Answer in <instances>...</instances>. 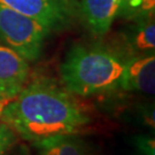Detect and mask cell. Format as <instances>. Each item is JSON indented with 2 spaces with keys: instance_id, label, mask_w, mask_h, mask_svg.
Segmentation results:
<instances>
[{
  "instance_id": "cell-1",
  "label": "cell",
  "mask_w": 155,
  "mask_h": 155,
  "mask_svg": "<svg viewBox=\"0 0 155 155\" xmlns=\"http://www.w3.org/2000/svg\"><path fill=\"white\" fill-rule=\"evenodd\" d=\"M2 123L24 140L37 143L76 133L90 117L67 90L50 79H36L5 105Z\"/></svg>"
},
{
  "instance_id": "cell-2",
  "label": "cell",
  "mask_w": 155,
  "mask_h": 155,
  "mask_svg": "<svg viewBox=\"0 0 155 155\" xmlns=\"http://www.w3.org/2000/svg\"><path fill=\"white\" fill-rule=\"evenodd\" d=\"M125 59L105 46L75 45L60 66L63 86L70 94L79 97L118 89Z\"/></svg>"
},
{
  "instance_id": "cell-3",
  "label": "cell",
  "mask_w": 155,
  "mask_h": 155,
  "mask_svg": "<svg viewBox=\"0 0 155 155\" xmlns=\"http://www.w3.org/2000/svg\"><path fill=\"white\" fill-rule=\"evenodd\" d=\"M50 29L4 5H0V41L27 61H37Z\"/></svg>"
},
{
  "instance_id": "cell-4",
  "label": "cell",
  "mask_w": 155,
  "mask_h": 155,
  "mask_svg": "<svg viewBox=\"0 0 155 155\" xmlns=\"http://www.w3.org/2000/svg\"><path fill=\"white\" fill-rule=\"evenodd\" d=\"M0 5L32 18L51 31L67 28L75 15L72 0H0Z\"/></svg>"
},
{
  "instance_id": "cell-5",
  "label": "cell",
  "mask_w": 155,
  "mask_h": 155,
  "mask_svg": "<svg viewBox=\"0 0 155 155\" xmlns=\"http://www.w3.org/2000/svg\"><path fill=\"white\" fill-rule=\"evenodd\" d=\"M29 74L28 61L7 46L0 45V100L14 99L25 86Z\"/></svg>"
},
{
  "instance_id": "cell-6",
  "label": "cell",
  "mask_w": 155,
  "mask_h": 155,
  "mask_svg": "<svg viewBox=\"0 0 155 155\" xmlns=\"http://www.w3.org/2000/svg\"><path fill=\"white\" fill-rule=\"evenodd\" d=\"M118 87L124 91H136L153 95L155 91L154 54L127 58Z\"/></svg>"
},
{
  "instance_id": "cell-7",
  "label": "cell",
  "mask_w": 155,
  "mask_h": 155,
  "mask_svg": "<svg viewBox=\"0 0 155 155\" xmlns=\"http://www.w3.org/2000/svg\"><path fill=\"white\" fill-rule=\"evenodd\" d=\"M122 0H79L85 24L95 36H104L116 20Z\"/></svg>"
},
{
  "instance_id": "cell-8",
  "label": "cell",
  "mask_w": 155,
  "mask_h": 155,
  "mask_svg": "<svg viewBox=\"0 0 155 155\" xmlns=\"http://www.w3.org/2000/svg\"><path fill=\"white\" fill-rule=\"evenodd\" d=\"M124 32V39L132 55L154 54L155 48V23L154 17L132 21Z\"/></svg>"
},
{
  "instance_id": "cell-9",
  "label": "cell",
  "mask_w": 155,
  "mask_h": 155,
  "mask_svg": "<svg viewBox=\"0 0 155 155\" xmlns=\"http://www.w3.org/2000/svg\"><path fill=\"white\" fill-rule=\"evenodd\" d=\"M33 145L38 155H91L84 140L75 133L44 139Z\"/></svg>"
},
{
  "instance_id": "cell-10",
  "label": "cell",
  "mask_w": 155,
  "mask_h": 155,
  "mask_svg": "<svg viewBox=\"0 0 155 155\" xmlns=\"http://www.w3.org/2000/svg\"><path fill=\"white\" fill-rule=\"evenodd\" d=\"M155 0H122L117 17L129 21L154 17Z\"/></svg>"
},
{
  "instance_id": "cell-11",
  "label": "cell",
  "mask_w": 155,
  "mask_h": 155,
  "mask_svg": "<svg viewBox=\"0 0 155 155\" xmlns=\"http://www.w3.org/2000/svg\"><path fill=\"white\" fill-rule=\"evenodd\" d=\"M134 146L140 155H155V140L153 136L148 134L136 136Z\"/></svg>"
},
{
  "instance_id": "cell-12",
  "label": "cell",
  "mask_w": 155,
  "mask_h": 155,
  "mask_svg": "<svg viewBox=\"0 0 155 155\" xmlns=\"http://www.w3.org/2000/svg\"><path fill=\"white\" fill-rule=\"evenodd\" d=\"M15 141V133L5 123H0V155H6Z\"/></svg>"
},
{
  "instance_id": "cell-13",
  "label": "cell",
  "mask_w": 155,
  "mask_h": 155,
  "mask_svg": "<svg viewBox=\"0 0 155 155\" xmlns=\"http://www.w3.org/2000/svg\"><path fill=\"white\" fill-rule=\"evenodd\" d=\"M8 101H6V100H0V118H1V114H2V109H4V107L5 105L7 104Z\"/></svg>"
}]
</instances>
